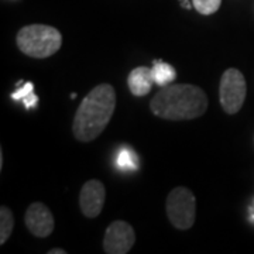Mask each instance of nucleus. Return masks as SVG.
<instances>
[{"mask_svg":"<svg viewBox=\"0 0 254 254\" xmlns=\"http://www.w3.org/2000/svg\"><path fill=\"white\" fill-rule=\"evenodd\" d=\"M116 109V91L109 83L95 86L82 100L73 118V137L88 143L100 136Z\"/></svg>","mask_w":254,"mask_h":254,"instance_id":"1","label":"nucleus"},{"mask_svg":"<svg viewBox=\"0 0 254 254\" xmlns=\"http://www.w3.org/2000/svg\"><path fill=\"white\" fill-rule=\"evenodd\" d=\"M150 109L164 120H192L203 116L208 109V96L199 86L171 83L155 93L150 102Z\"/></svg>","mask_w":254,"mask_h":254,"instance_id":"2","label":"nucleus"},{"mask_svg":"<svg viewBox=\"0 0 254 254\" xmlns=\"http://www.w3.org/2000/svg\"><path fill=\"white\" fill-rule=\"evenodd\" d=\"M18 50L31 58H48L63 46V34L51 26L30 24L20 28L16 36Z\"/></svg>","mask_w":254,"mask_h":254,"instance_id":"3","label":"nucleus"},{"mask_svg":"<svg viewBox=\"0 0 254 254\" xmlns=\"http://www.w3.org/2000/svg\"><path fill=\"white\" fill-rule=\"evenodd\" d=\"M167 215L175 229L188 230L196 218V198L185 187L174 188L167 196Z\"/></svg>","mask_w":254,"mask_h":254,"instance_id":"4","label":"nucleus"},{"mask_svg":"<svg viewBox=\"0 0 254 254\" xmlns=\"http://www.w3.org/2000/svg\"><path fill=\"white\" fill-rule=\"evenodd\" d=\"M247 95V85L243 73L236 68L226 69L219 85V102L227 115H236L242 109Z\"/></svg>","mask_w":254,"mask_h":254,"instance_id":"5","label":"nucleus"},{"mask_svg":"<svg viewBox=\"0 0 254 254\" xmlns=\"http://www.w3.org/2000/svg\"><path fill=\"white\" fill-rule=\"evenodd\" d=\"M136 243V233L130 223L123 220L112 222L105 233L103 250L108 254H126Z\"/></svg>","mask_w":254,"mask_h":254,"instance_id":"6","label":"nucleus"},{"mask_svg":"<svg viewBox=\"0 0 254 254\" xmlns=\"http://www.w3.org/2000/svg\"><path fill=\"white\" fill-rule=\"evenodd\" d=\"M106 199V188L98 180L85 182L79 193L81 212L86 218H98Z\"/></svg>","mask_w":254,"mask_h":254,"instance_id":"7","label":"nucleus"},{"mask_svg":"<svg viewBox=\"0 0 254 254\" xmlns=\"http://www.w3.org/2000/svg\"><path fill=\"white\" fill-rule=\"evenodd\" d=\"M26 226L36 237H48L54 230L55 222L51 210L43 202L31 203L24 215Z\"/></svg>","mask_w":254,"mask_h":254,"instance_id":"8","label":"nucleus"},{"mask_svg":"<svg viewBox=\"0 0 254 254\" xmlns=\"http://www.w3.org/2000/svg\"><path fill=\"white\" fill-rule=\"evenodd\" d=\"M127 85H128V89L131 92V95H134V96L148 95L153 85H154L151 68H147V66L134 68L127 78Z\"/></svg>","mask_w":254,"mask_h":254,"instance_id":"9","label":"nucleus"},{"mask_svg":"<svg viewBox=\"0 0 254 254\" xmlns=\"http://www.w3.org/2000/svg\"><path fill=\"white\" fill-rule=\"evenodd\" d=\"M151 71H153L154 83L158 85L160 88L168 86V85H171L177 79V71H175V68H174L173 65L164 63V61H160V60L154 61Z\"/></svg>","mask_w":254,"mask_h":254,"instance_id":"10","label":"nucleus"},{"mask_svg":"<svg viewBox=\"0 0 254 254\" xmlns=\"http://www.w3.org/2000/svg\"><path fill=\"white\" fill-rule=\"evenodd\" d=\"M14 227V216L7 206L0 208V245H4L11 236Z\"/></svg>","mask_w":254,"mask_h":254,"instance_id":"11","label":"nucleus"},{"mask_svg":"<svg viewBox=\"0 0 254 254\" xmlns=\"http://www.w3.org/2000/svg\"><path fill=\"white\" fill-rule=\"evenodd\" d=\"M11 99L23 100V103H24V106L27 109L34 108L37 105V102H38V98L34 93V85L31 82H26L23 86L17 88L16 92L11 93Z\"/></svg>","mask_w":254,"mask_h":254,"instance_id":"12","label":"nucleus"},{"mask_svg":"<svg viewBox=\"0 0 254 254\" xmlns=\"http://www.w3.org/2000/svg\"><path fill=\"white\" fill-rule=\"evenodd\" d=\"M118 163L119 168L125 170V171H134L140 167V161L137 154L128 147H123L118 153Z\"/></svg>","mask_w":254,"mask_h":254,"instance_id":"13","label":"nucleus"},{"mask_svg":"<svg viewBox=\"0 0 254 254\" xmlns=\"http://www.w3.org/2000/svg\"><path fill=\"white\" fill-rule=\"evenodd\" d=\"M195 10L203 14V16H210L213 13H216L220 9L222 0H192Z\"/></svg>","mask_w":254,"mask_h":254,"instance_id":"14","label":"nucleus"},{"mask_svg":"<svg viewBox=\"0 0 254 254\" xmlns=\"http://www.w3.org/2000/svg\"><path fill=\"white\" fill-rule=\"evenodd\" d=\"M66 252L65 250H63V249H51L50 252H48V254H65Z\"/></svg>","mask_w":254,"mask_h":254,"instance_id":"15","label":"nucleus"},{"mask_svg":"<svg viewBox=\"0 0 254 254\" xmlns=\"http://www.w3.org/2000/svg\"><path fill=\"white\" fill-rule=\"evenodd\" d=\"M181 3H182V7H185L187 10H190L192 6H190V3L188 1V0H181Z\"/></svg>","mask_w":254,"mask_h":254,"instance_id":"16","label":"nucleus"}]
</instances>
